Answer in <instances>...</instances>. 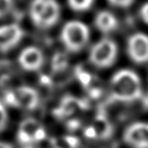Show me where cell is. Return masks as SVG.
Segmentation results:
<instances>
[{
    "label": "cell",
    "instance_id": "obj_1",
    "mask_svg": "<svg viewBox=\"0 0 148 148\" xmlns=\"http://www.w3.org/2000/svg\"><path fill=\"white\" fill-rule=\"evenodd\" d=\"M112 98L121 102H131L142 96V83L140 77L130 69L117 71L111 81Z\"/></svg>",
    "mask_w": 148,
    "mask_h": 148
},
{
    "label": "cell",
    "instance_id": "obj_2",
    "mask_svg": "<svg viewBox=\"0 0 148 148\" xmlns=\"http://www.w3.org/2000/svg\"><path fill=\"white\" fill-rule=\"evenodd\" d=\"M29 15L33 24L38 28H51L60 17V7L56 0H33Z\"/></svg>",
    "mask_w": 148,
    "mask_h": 148
},
{
    "label": "cell",
    "instance_id": "obj_3",
    "mask_svg": "<svg viewBox=\"0 0 148 148\" xmlns=\"http://www.w3.org/2000/svg\"><path fill=\"white\" fill-rule=\"evenodd\" d=\"M60 37L66 49L71 53H78L87 44L90 38V31L84 23L71 21L63 26Z\"/></svg>",
    "mask_w": 148,
    "mask_h": 148
},
{
    "label": "cell",
    "instance_id": "obj_4",
    "mask_svg": "<svg viewBox=\"0 0 148 148\" xmlns=\"http://www.w3.org/2000/svg\"><path fill=\"white\" fill-rule=\"evenodd\" d=\"M117 56V46L110 38L100 40L93 46L89 53V60L99 69H106L112 66Z\"/></svg>",
    "mask_w": 148,
    "mask_h": 148
},
{
    "label": "cell",
    "instance_id": "obj_5",
    "mask_svg": "<svg viewBox=\"0 0 148 148\" xmlns=\"http://www.w3.org/2000/svg\"><path fill=\"white\" fill-rule=\"evenodd\" d=\"M8 104L25 111L35 110L40 103V96L37 90L30 86H20L6 95Z\"/></svg>",
    "mask_w": 148,
    "mask_h": 148
},
{
    "label": "cell",
    "instance_id": "obj_6",
    "mask_svg": "<svg viewBox=\"0 0 148 148\" xmlns=\"http://www.w3.org/2000/svg\"><path fill=\"white\" fill-rule=\"evenodd\" d=\"M46 136L47 134L44 127L34 118H26L19 125L17 139L23 145H31L42 142Z\"/></svg>",
    "mask_w": 148,
    "mask_h": 148
},
{
    "label": "cell",
    "instance_id": "obj_7",
    "mask_svg": "<svg viewBox=\"0 0 148 148\" xmlns=\"http://www.w3.org/2000/svg\"><path fill=\"white\" fill-rule=\"evenodd\" d=\"M127 51L130 59L137 64L148 62V36L143 33H136L127 40Z\"/></svg>",
    "mask_w": 148,
    "mask_h": 148
},
{
    "label": "cell",
    "instance_id": "obj_8",
    "mask_svg": "<svg viewBox=\"0 0 148 148\" xmlns=\"http://www.w3.org/2000/svg\"><path fill=\"white\" fill-rule=\"evenodd\" d=\"M124 141L131 148H148V123L130 125L124 132Z\"/></svg>",
    "mask_w": 148,
    "mask_h": 148
},
{
    "label": "cell",
    "instance_id": "obj_9",
    "mask_svg": "<svg viewBox=\"0 0 148 148\" xmlns=\"http://www.w3.org/2000/svg\"><path fill=\"white\" fill-rule=\"evenodd\" d=\"M114 127L106 116L103 114L98 115L91 124L86 126L84 130V136L87 139L95 141L107 140L112 135Z\"/></svg>",
    "mask_w": 148,
    "mask_h": 148
},
{
    "label": "cell",
    "instance_id": "obj_10",
    "mask_svg": "<svg viewBox=\"0 0 148 148\" xmlns=\"http://www.w3.org/2000/svg\"><path fill=\"white\" fill-rule=\"evenodd\" d=\"M25 36L24 29L17 24L0 26V52L7 53L20 43Z\"/></svg>",
    "mask_w": 148,
    "mask_h": 148
},
{
    "label": "cell",
    "instance_id": "obj_11",
    "mask_svg": "<svg viewBox=\"0 0 148 148\" xmlns=\"http://www.w3.org/2000/svg\"><path fill=\"white\" fill-rule=\"evenodd\" d=\"M19 65L27 71H38L44 63L42 51L35 46H29L22 51L18 56Z\"/></svg>",
    "mask_w": 148,
    "mask_h": 148
},
{
    "label": "cell",
    "instance_id": "obj_12",
    "mask_svg": "<svg viewBox=\"0 0 148 148\" xmlns=\"http://www.w3.org/2000/svg\"><path fill=\"white\" fill-rule=\"evenodd\" d=\"M84 108V102L72 97H68L62 100L59 106L54 110V115L58 119H69L71 121L73 116L83 111Z\"/></svg>",
    "mask_w": 148,
    "mask_h": 148
},
{
    "label": "cell",
    "instance_id": "obj_13",
    "mask_svg": "<svg viewBox=\"0 0 148 148\" xmlns=\"http://www.w3.org/2000/svg\"><path fill=\"white\" fill-rule=\"evenodd\" d=\"M95 25L100 32L108 34L117 28L118 22L114 14L108 10H101L95 17Z\"/></svg>",
    "mask_w": 148,
    "mask_h": 148
},
{
    "label": "cell",
    "instance_id": "obj_14",
    "mask_svg": "<svg viewBox=\"0 0 148 148\" xmlns=\"http://www.w3.org/2000/svg\"><path fill=\"white\" fill-rule=\"evenodd\" d=\"M79 145V140L71 135H65L54 138L51 142L52 148H78Z\"/></svg>",
    "mask_w": 148,
    "mask_h": 148
},
{
    "label": "cell",
    "instance_id": "obj_15",
    "mask_svg": "<svg viewBox=\"0 0 148 148\" xmlns=\"http://www.w3.org/2000/svg\"><path fill=\"white\" fill-rule=\"evenodd\" d=\"M95 0H68L69 5L75 11H85L92 7Z\"/></svg>",
    "mask_w": 148,
    "mask_h": 148
},
{
    "label": "cell",
    "instance_id": "obj_16",
    "mask_svg": "<svg viewBox=\"0 0 148 148\" xmlns=\"http://www.w3.org/2000/svg\"><path fill=\"white\" fill-rule=\"evenodd\" d=\"M13 7V0H0V19L6 17Z\"/></svg>",
    "mask_w": 148,
    "mask_h": 148
},
{
    "label": "cell",
    "instance_id": "obj_17",
    "mask_svg": "<svg viewBox=\"0 0 148 148\" xmlns=\"http://www.w3.org/2000/svg\"><path fill=\"white\" fill-rule=\"evenodd\" d=\"M8 121H9V115L2 102H0V132L3 131L7 127Z\"/></svg>",
    "mask_w": 148,
    "mask_h": 148
},
{
    "label": "cell",
    "instance_id": "obj_18",
    "mask_svg": "<svg viewBox=\"0 0 148 148\" xmlns=\"http://www.w3.org/2000/svg\"><path fill=\"white\" fill-rule=\"evenodd\" d=\"M109 3H111L112 6L119 7V8H128L132 3L133 0H108Z\"/></svg>",
    "mask_w": 148,
    "mask_h": 148
},
{
    "label": "cell",
    "instance_id": "obj_19",
    "mask_svg": "<svg viewBox=\"0 0 148 148\" xmlns=\"http://www.w3.org/2000/svg\"><path fill=\"white\" fill-rule=\"evenodd\" d=\"M140 16L143 19V21L148 25V2L143 4V6L140 10Z\"/></svg>",
    "mask_w": 148,
    "mask_h": 148
},
{
    "label": "cell",
    "instance_id": "obj_20",
    "mask_svg": "<svg viewBox=\"0 0 148 148\" xmlns=\"http://www.w3.org/2000/svg\"><path fill=\"white\" fill-rule=\"evenodd\" d=\"M0 148H12V145L9 143L6 142H0Z\"/></svg>",
    "mask_w": 148,
    "mask_h": 148
},
{
    "label": "cell",
    "instance_id": "obj_21",
    "mask_svg": "<svg viewBox=\"0 0 148 148\" xmlns=\"http://www.w3.org/2000/svg\"><path fill=\"white\" fill-rule=\"evenodd\" d=\"M25 148H35V147H32V146H26Z\"/></svg>",
    "mask_w": 148,
    "mask_h": 148
}]
</instances>
